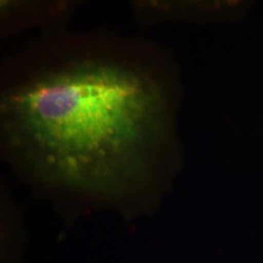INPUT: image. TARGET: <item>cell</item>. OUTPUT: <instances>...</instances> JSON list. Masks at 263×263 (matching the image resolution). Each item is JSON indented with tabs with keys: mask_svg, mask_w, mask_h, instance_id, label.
<instances>
[{
	"mask_svg": "<svg viewBox=\"0 0 263 263\" xmlns=\"http://www.w3.org/2000/svg\"><path fill=\"white\" fill-rule=\"evenodd\" d=\"M171 116L165 61L141 40L58 32L11 58L2 72V153L62 199L123 212L153 207Z\"/></svg>",
	"mask_w": 263,
	"mask_h": 263,
	"instance_id": "obj_1",
	"label": "cell"
},
{
	"mask_svg": "<svg viewBox=\"0 0 263 263\" xmlns=\"http://www.w3.org/2000/svg\"><path fill=\"white\" fill-rule=\"evenodd\" d=\"M76 5L67 1H2L1 34L6 37L31 28L52 29L57 33L74 13Z\"/></svg>",
	"mask_w": 263,
	"mask_h": 263,
	"instance_id": "obj_2",
	"label": "cell"
}]
</instances>
